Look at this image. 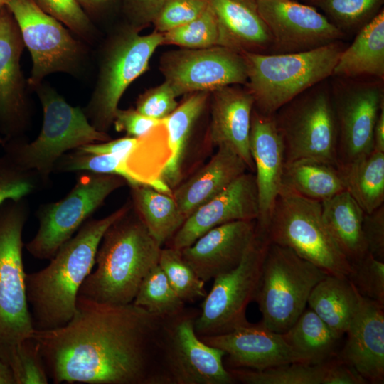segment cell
Masks as SVG:
<instances>
[{
  "label": "cell",
  "mask_w": 384,
  "mask_h": 384,
  "mask_svg": "<svg viewBox=\"0 0 384 384\" xmlns=\"http://www.w3.org/2000/svg\"><path fill=\"white\" fill-rule=\"evenodd\" d=\"M164 321L133 302L110 304L78 296L66 324L35 329L31 336L53 383L166 384Z\"/></svg>",
  "instance_id": "cell-1"
},
{
  "label": "cell",
  "mask_w": 384,
  "mask_h": 384,
  "mask_svg": "<svg viewBox=\"0 0 384 384\" xmlns=\"http://www.w3.org/2000/svg\"><path fill=\"white\" fill-rule=\"evenodd\" d=\"M132 206L128 201L106 217L88 219L59 248L48 265L26 273V297L35 329L58 328L71 319L78 291L94 268L105 232Z\"/></svg>",
  "instance_id": "cell-2"
},
{
  "label": "cell",
  "mask_w": 384,
  "mask_h": 384,
  "mask_svg": "<svg viewBox=\"0 0 384 384\" xmlns=\"http://www.w3.org/2000/svg\"><path fill=\"white\" fill-rule=\"evenodd\" d=\"M161 248L132 206L105 232L95 269L82 282L78 296L110 304L133 302L142 279L158 265Z\"/></svg>",
  "instance_id": "cell-3"
},
{
  "label": "cell",
  "mask_w": 384,
  "mask_h": 384,
  "mask_svg": "<svg viewBox=\"0 0 384 384\" xmlns=\"http://www.w3.org/2000/svg\"><path fill=\"white\" fill-rule=\"evenodd\" d=\"M343 41L311 50L289 53H242L247 66L244 85L254 108L273 114L293 98L329 78L346 48Z\"/></svg>",
  "instance_id": "cell-4"
},
{
  "label": "cell",
  "mask_w": 384,
  "mask_h": 384,
  "mask_svg": "<svg viewBox=\"0 0 384 384\" xmlns=\"http://www.w3.org/2000/svg\"><path fill=\"white\" fill-rule=\"evenodd\" d=\"M35 89L43 112L38 136L31 142L21 137L6 141L3 146L5 155L21 168L36 172L48 186L61 156L111 137L90 124L83 109L68 104L49 85L41 83Z\"/></svg>",
  "instance_id": "cell-5"
},
{
  "label": "cell",
  "mask_w": 384,
  "mask_h": 384,
  "mask_svg": "<svg viewBox=\"0 0 384 384\" xmlns=\"http://www.w3.org/2000/svg\"><path fill=\"white\" fill-rule=\"evenodd\" d=\"M29 213L26 198L0 205V358L11 366L18 345L32 336L23 263V230Z\"/></svg>",
  "instance_id": "cell-6"
},
{
  "label": "cell",
  "mask_w": 384,
  "mask_h": 384,
  "mask_svg": "<svg viewBox=\"0 0 384 384\" xmlns=\"http://www.w3.org/2000/svg\"><path fill=\"white\" fill-rule=\"evenodd\" d=\"M271 243L291 249L326 274L347 277L351 264L326 228L321 203L282 187L264 231Z\"/></svg>",
  "instance_id": "cell-7"
},
{
  "label": "cell",
  "mask_w": 384,
  "mask_h": 384,
  "mask_svg": "<svg viewBox=\"0 0 384 384\" xmlns=\"http://www.w3.org/2000/svg\"><path fill=\"white\" fill-rule=\"evenodd\" d=\"M326 274L291 249L270 242L255 296L260 321L279 334L287 331L306 308L309 294Z\"/></svg>",
  "instance_id": "cell-8"
},
{
  "label": "cell",
  "mask_w": 384,
  "mask_h": 384,
  "mask_svg": "<svg viewBox=\"0 0 384 384\" xmlns=\"http://www.w3.org/2000/svg\"><path fill=\"white\" fill-rule=\"evenodd\" d=\"M274 117L284 144L285 164L314 159L338 168V127L329 78L284 105Z\"/></svg>",
  "instance_id": "cell-9"
},
{
  "label": "cell",
  "mask_w": 384,
  "mask_h": 384,
  "mask_svg": "<svg viewBox=\"0 0 384 384\" xmlns=\"http://www.w3.org/2000/svg\"><path fill=\"white\" fill-rule=\"evenodd\" d=\"M162 33L147 35L128 26L113 36L105 47L97 82L83 111L90 124L107 132L113 124L119 102L129 85L148 69Z\"/></svg>",
  "instance_id": "cell-10"
},
{
  "label": "cell",
  "mask_w": 384,
  "mask_h": 384,
  "mask_svg": "<svg viewBox=\"0 0 384 384\" xmlns=\"http://www.w3.org/2000/svg\"><path fill=\"white\" fill-rule=\"evenodd\" d=\"M126 184L117 175L80 172L63 198L38 206L36 212L38 229L26 244L28 252L35 258L50 260L106 198Z\"/></svg>",
  "instance_id": "cell-11"
},
{
  "label": "cell",
  "mask_w": 384,
  "mask_h": 384,
  "mask_svg": "<svg viewBox=\"0 0 384 384\" xmlns=\"http://www.w3.org/2000/svg\"><path fill=\"white\" fill-rule=\"evenodd\" d=\"M269 245L265 233L257 228L238 265L213 279L195 321L198 336L223 334L250 324L246 310L254 301Z\"/></svg>",
  "instance_id": "cell-12"
},
{
  "label": "cell",
  "mask_w": 384,
  "mask_h": 384,
  "mask_svg": "<svg viewBox=\"0 0 384 384\" xmlns=\"http://www.w3.org/2000/svg\"><path fill=\"white\" fill-rule=\"evenodd\" d=\"M200 309L187 308L164 318L161 340V365L166 384H233L234 378L223 363L225 353L200 339L195 321Z\"/></svg>",
  "instance_id": "cell-13"
},
{
  "label": "cell",
  "mask_w": 384,
  "mask_h": 384,
  "mask_svg": "<svg viewBox=\"0 0 384 384\" xmlns=\"http://www.w3.org/2000/svg\"><path fill=\"white\" fill-rule=\"evenodd\" d=\"M329 83L338 127V169L373 151V130L384 106V80L331 76Z\"/></svg>",
  "instance_id": "cell-14"
},
{
  "label": "cell",
  "mask_w": 384,
  "mask_h": 384,
  "mask_svg": "<svg viewBox=\"0 0 384 384\" xmlns=\"http://www.w3.org/2000/svg\"><path fill=\"white\" fill-rule=\"evenodd\" d=\"M6 6L13 14L31 53L32 68L28 83L32 88L42 83L50 73H78L85 49L69 28L33 0H11Z\"/></svg>",
  "instance_id": "cell-15"
},
{
  "label": "cell",
  "mask_w": 384,
  "mask_h": 384,
  "mask_svg": "<svg viewBox=\"0 0 384 384\" xmlns=\"http://www.w3.org/2000/svg\"><path fill=\"white\" fill-rule=\"evenodd\" d=\"M159 69L177 97L247 81L243 55L220 46L167 51L160 58Z\"/></svg>",
  "instance_id": "cell-16"
},
{
  "label": "cell",
  "mask_w": 384,
  "mask_h": 384,
  "mask_svg": "<svg viewBox=\"0 0 384 384\" xmlns=\"http://www.w3.org/2000/svg\"><path fill=\"white\" fill-rule=\"evenodd\" d=\"M272 36V53L311 50L346 37L309 4L292 0H256Z\"/></svg>",
  "instance_id": "cell-17"
},
{
  "label": "cell",
  "mask_w": 384,
  "mask_h": 384,
  "mask_svg": "<svg viewBox=\"0 0 384 384\" xmlns=\"http://www.w3.org/2000/svg\"><path fill=\"white\" fill-rule=\"evenodd\" d=\"M25 45L18 26L6 6H0V132L4 141L21 137L31 112L21 70Z\"/></svg>",
  "instance_id": "cell-18"
},
{
  "label": "cell",
  "mask_w": 384,
  "mask_h": 384,
  "mask_svg": "<svg viewBox=\"0 0 384 384\" xmlns=\"http://www.w3.org/2000/svg\"><path fill=\"white\" fill-rule=\"evenodd\" d=\"M259 215L255 174L245 172L193 211L166 242L167 247L181 250L215 227L236 220H257Z\"/></svg>",
  "instance_id": "cell-19"
},
{
  "label": "cell",
  "mask_w": 384,
  "mask_h": 384,
  "mask_svg": "<svg viewBox=\"0 0 384 384\" xmlns=\"http://www.w3.org/2000/svg\"><path fill=\"white\" fill-rule=\"evenodd\" d=\"M250 151L255 166L260 215L257 228L264 231L282 187L284 148L274 114L253 108L250 132Z\"/></svg>",
  "instance_id": "cell-20"
},
{
  "label": "cell",
  "mask_w": 384,
  "mask_h": 384,
  "mask_svg": "<svg viewBox=\"0 0 384 384\" xmlns=\"http://www.w3.org/2000/svg\"><path fill=\"white\" fill-rule=\"evenodd\" d=\"M199 338L206 344L225 353L226 368L262 370L298 363L282 334L269 329L260 322L250 323L223 334Z\"/></svg>",
  "instance_id": "cell-21"
},
{
  "label": "cell",
  "mask_w": 384,
  "mask_h": 384,
  "mask_svg": "<svg viewBox=\"0 0 384 384\" xmlns=\"http://www.w3.org/2000/svg\"><path fill=\"white\" fill-rule=\"evenodd\" d=\"M256 230V220L223 224L181 250V254L198 277L207 282L238 265Z\"/></svg>",
  "instance_id": "cell-22"
},
{
  "label": "cell",
  "mask_w": 384,
  "mask_h": 384,
  "mask_svg": "<svg viewBox=\"0 0 384 384\" xmlns=\"http://www.w3.org/2000/svg\"><path fill=\"white\" fill-rule=\"evenodd\" d=\"M347 339L338 357L367 381H384V304L361 294L350 321Z\"/></svg>",
  "instance_id": "cell-23"
},
{
  "label": "cell",
  "mask_w": 384,
  "mask_h": 384,
  "mask_svg": "<svg viewBox=\"0 0 384 384\" xmlns=\"http://www.w3.org/2000/svg\"><path fill=\"white\" fill-rule=\"evenodd\" d=\"M211 120L208 139L213 146L226 145L245 161L250 172L255 166L250 151V132L254 99L242 85L223 87L210 93Z\"/></svg>",
  "instance_id": "cell-24"
},
{
  "label": "cell",
  "mask_w": 384,
  "mask_h": 384,
  "mask_svg": "<svg viewBox=\"0 0 384 384\" xmlns=\"http://www.w3.org/2000/svg\"><path fill=\"white\" fill-rule=\"evenodd\" d=\"M218 28V46L240 53H272L273 41L256 0H206Z\"/></svg>",
  "instance_id": "cell-25"
},
{
  "label": "cell",
  "mask_w": 384,
  "mask_h": 384,
  "mask_svg": "<svg viewBox=\"0 0 384 384\" xmlns=\"http://www.w3.org/2000/svg\"><path fill=\"white\" fill-rule=\"evenodd\" d=\"M217 148L206 164L172 190V196L186 219L248 169L233 149L223 144Z\"/></svg>",
  "instance_id": "cell-26"
},
{
  "label": "cell",
  "mask_w": 384,
  "mask_h": 384,
  "mask_svg": "<svg viewBox=\"0 0 384 384\" xmlns=\"http://www.w3.org/2000/svg\"><path fill=\"white\" fill-rule=\"evenodd\" d=\"M210 93L197 92L186 95L181 104L164 119L171 156L161 171V179L172 190L184 178L193 132Z\"/></svg>",
  "instance_id": "cell-27"
},
{
  "label": "cell",
  "mask_w": 384,
  "mask_h": 384,
  "mask_svg": "<svg viewBox=\"0 0 384 384\" xmlns=\"http://www.w3.org/2000/svg\"><path fill=\"white\" fill-rule=\"evenodd\" d=\"M384 80V9L355 36L341 53L332 75Z\"/></svg>",
  "instance_id": "cell-28"
},
{
  "label": "cell",
  "mask_w": 384,
  "mask_h": 384,
  "mask_svg": "<svg viewBox=\"0 0 384 384\" xmlns=\"http://www.w3.org/2000/svg\"><path fill=\"white\" fill-rule=\"evenodd\" d=\"M321 203L324 224L336 244L349 262L368 252L363 231L364 211L348 191Z\"/></svg>",
  "instance_id": "cell-29"
},
{
  "label": "cell",
  "mask_w": 384,
  "mask_h": 384,
  "mask_svg": "<svg viewBox=\"0 0 384 384\" xmlns=\"http://www.w3.org/2000/svg\"><path fill=\"white\" fill-rule=\"evenodd\" d=\"M359 296L347 277L327 274L313 288L307 304L341 338L357 309Z\"/></svg>",
  "instance_id": "cell-30"
},
{
  "label": "cell",
  "mask_w": 384,
  "mask_h": 384,
  "mask_svg": "<svg viewBox=\"0 0 384 384\" xmlns=\"http://www.w3.org/2000/svg\"><path fill=\"white\" fill-rule=\"evenodd\" d=\"M282 334L299 363L320 365L337 355L340 338L310 308Z\"/></svg>",
  "instance_id": "cell-31"
},
{
  "label": "cell",
  "mask_w": 384,
  "mask_h": 384,
  "mask_svg": "<svg viewBox=\"0 0 384 384\" xmlns=\"http://www.w3.org/2000/svg\"><path fill=\"white\" fill-rule=\"evenodd\" d=\"M282 183L283 187L319 202L346 191L338 167L314 159H299L285 164Z\"/></svg>",
  "instance_id": "cell-32"
},
{
  "label": "cell",
  "mask_w": 384,
  "mask_h": 384,
  "mask_svg": "<svg viewBox=\"0 0 384 384\" xmlns=\"http://www.w3.org/2000/svg\"><path fill=\"white\" fill-rule=\"evenodd\" d=\"M132 204L151 235L163 246L183 224L186 218L172 196L146 186H130Z\"/></svg>",
  "instance_id": "cell-33"
},
{
  "label": "cell",
  "mask_w": 384,
  "mask_h": 384,
  "mask_svg": "<svg viewBox=\"0 0 384 384\" xmlns=\"http://www.w3.org/2000/svg\"><path fill=\"white\" fill-rule=\"evenodd\" d=\"M339 170L346 191L364 213H370L384 205V152L373 150Z\"/></svg>",
  "instance_id": "cell-34"
},
{
  "label": "cell",
  "mask_w": 384,
  "mask_h": 384,
  "mask_svg": "<svg viewBox=\"0 0 384 384\" xmlns=\"http://www.w3.org/2000/svg\"><path fill=\"white\" fill-rule=\"evenodd\" d=\"M344 36H355L383 9L384 0H306Z\"/></svg>",
  "instance_id": "cell-35"
},
{
  "label": "cell",
  "mask_w": 384,
  "mask_h": 384,
  "mask_svg": "<svg viewBox=\"0 0 384 384\" xmlns=\"http://www.w3.org/2000/svg\"><path fill=\"white\" fill-rule=\"evenodd\" d=\"M133 303L162 318L174 316L186 307L159 264L142 279Z\"/></svg>",
  "instance_id": "cell-36"
},
{
  "label": "cell",
  "mask_w": 384,
  "mask_h": 384,
  "mask_svg": "<svg viewBox=\"0 0 384 384\" xmlns=\"http://www.w3.org/2000/svg\"><path fill=\"white\" fill-rule=\"evenodd\" d=\"M326 362L315 366L291 363L262 370L227 369L235 382L244 384H322Z\"/></svg>",
  "instance_id": "cell-37"
},
{
  "label": "cell",
  "mask_w": 384,
  "mask_h": 384,
  "mask_svg": "<svg viewBox=\"0 0 384 384\" xmlns=\"http://www.w3.org/2000/svg\"><path fill=\"white\" fill-rule=\"evenodd\" d=\"M127 157L114 154H95L76 149L66 152L55 163L53 173L92 172L122 177L129 186H141L129 171Z\"/></svg>",
  "instance_id": "cell-38"
},
{
  "label": "cell",
  "mask_w": 384,
  "mask_h": 384,
  "mask_svg": "<svg viewBox=\"0 0 384 384\" xmlns=\"http://www.w3.org/2000/svg\"><path fill=\"white\" fill-rule=\"evenodd\" d=\"M158 264L174 290L185 304H193L203 299L207 295L206 282L183 260L180 250L169 247L161 248Z\"/></svg>",
  "instance_id": "cell-39"
},
{
  "label": "cell",
  "mask_w": 384,
  "mask_h": 384,
  "mask_svg": "<svg viewBox=\"0 0 384 384\" xmlns=\"http://www.w3.org/2000/svg\"><path fill=\"white\" fill-rule=\"evenodd\" d=\"M162 45H174L188 49L218 46V23L208 4L206 9L196 18L162 33Z\"/></svg>",
  "instance_id": "cell-40"
},
{
  "label": "cell",
  "mask_w": 384,
  "mask_h": 384,
  "mask_svg": "<svg viewBox=\"0 0 384 384\" xmlns=\"http://www.w3.org/2000/svg\"><path fill=\"white\" fill-rule=\"evenodd\" d=\"M46 186L36 172L21 168L4 154L0 156V205L26 198Z\"/></svg>",
  "instance_id": "cell-41"
},
{
  "label": "cell",
  "mask_w": 384,
  "mask_h": 384,
  "mask_svg": "<svg viewBox=\"0 0 384 384\" xmlns=\"http://www.w3.org/2000/svg\"><path fill=\"white\" fill-rule=\"evenodd\" d=\"M347 279L363 297L384 304V261L370 252L352 262Z\"/></svg>",
  "instance_id": "cell-42"
},
{
  "label": "cell",
  "mask_w": 384,
  "mask_h": 384,
  "mask_svg": "<svg viewBox=\"0 0 384 384\" xmlns=\"http://www.w3.org/2000/svg\"><path fill=\"white\" fill-rule=\"evenodd\" d=\"M10 367L16 384H47L49 382L39 346L32 336L18 345Z\"/></svg>",
  "instance_id": "cell-43"
},
{
  "label": "cell",
  "mask_w": 384,
  "mask_h": 384,
  "mask_svg": "<svg viewBox=\"0 0 384 384\" xmlns=\"http://www.w3.org/2000/svg\"><path fill=\"white\" fill-rule=\"evenodd\" d=\"M33 1L80 38L90 41L93 37L94 28L90 17L76 0Z\"/></svg>",
  "instance_id": "cell-44"
},
{
  "label": "cell",
  "mask_w": 384,
  "mask_h": 384,
  "mask_svg": "<svg viewBox=\"0 0 384 384\" xmlns=\"http://www.w3.org/2000/svg\"><path fill=\"white\" fill-rule=\"evenodd\" d=\"M208 7L206 0H166L154 22L155 31L164 33L198 17Z\"/></svg>",
  "instance_id": "cell-45"
},
{
  "label": "cell",
  "mask_w": 384,
  "mask_h": 384,
  "mask_svg": "<svg viewBox=\"0 0 384 384\" xmlns=\"http://www.w3.org/2000/svg\"><path fill=\"white\" fill-rule=\"evenodd\" d=\"M176 97L171 85L164 81L141 94L137 100L135 109L148 117L163 120L177 107Z\"/></svg>",
  "instance_id": "cell-46"
},
{
  "label": "cell",
  "mask_w": 384,
  "mask_h": 384,
  "mask_svg": "<svg viewBox=\"0 0 384 384\" xmlns=\"http://www.w3.org/2000/svg\"><path fill=\"white\" fill-rule=\"evenodd\" d=\"M166 0H121L128 27L139 31L154 23Z\"/></svg>",
  "instance_id": "cell-47"
},
{
  "label": "cell",
  "mask_w": 384,
  "mask_h": 384,
  "mask_svg": "<svg viewBox=\"0 0 384 384\" xmlns=\"http://www.w3.org/2000/svg\"><path fill=\"white\" fill-rule=\"evenodd\" d=\"M161 122L162 120L148 117L136 109L118 108L114 114L113 124L116 131L124 132L127 137L139 138L150 132Z\"/></svg>",
  "instance_id": "cell-48"
},
{
  "label": "cell",
  "mask_w": 384,
  "mask_h": 384,
  "mask_svg": "<svg viewBox=\"0 0 384 384\" xmlns=\"http://www.w3.org/2000/svg\"><path fill=\"white\" fill-rule=\"evenodd\" d=\"M363 231L368 252L384 261V205L364 213Z\"/></svg>",
  "instance_id": "cell-49"
},
{
  "label": "cell",
  "mask_w": 384,
  "mask_h": 384,
  "mask_svg": "<svg viewBox=\"0 0 384 384\" xmlns=\"http://www.w3.org/2000/svg\"><path fill=\"white\" fill-rule=\"evenodd\" d=\"M368 381L338 356L326 362L322 384H367Z\"/></svg>",
  "instance_id": "cell-50"
},
{
  "label": "cell",
  "mask_w": 384,
  "mask_h": 384,
  "mask_svg": "<svg viewBox=\"0 0 384 384\" xmlns=\"http://www.w3.org/2000/svg\"><path fill=\"white\" fill-rule=\"evenodd\" d=\"M137 142L138 138L126 136L117 139L86 144L78 149L95 154H114L127 158Z\"/></svg>",
  "instance_id": "cell-51"
},
{
  "label": "cell",
  "mask_w": 384,
  "mask_h": 384,
  "mask_svg": "<svg viewBox=\"0 0 384 384\" xmlns=\"http://www.w3.org/2000/svg\"><path fill=\"white\" fill-rule=\"evenodd\" d=\"M85 12L89 15H98L109 9L117 0H76Z\"/></svg>",
  "instance_id": "cell-52"
},
{
  "label": "cell",
  "mask_w": 384,
  "mask_h": 384,
  "mask_svg": "<svg viewBox=\"0 0 384 384\" xmlns=\"http://www.w3.org/2000/svg\"><path fill=\"white\" fill-rule=\"evenodd\" d=\"M373 150L384 152V106L381 108L373 130Z\"/></svg>",
  "instance_id": "cell-53"
},
{
  "label": "cell",
  "mask_w": 384,
  "mask_h": 384,
  "mask_svg": "<svg viewBox=\"0 0 384 384\" xmlns=\"http://www.w3.org/2000/svg\"><path fill=\"white\" fill-rule=\"evenodd\" d=\"M0 384H16L11 367L0 358Z\"/></svg>",
  "instance_id": "cell-54"
},
{
  "label": "cell",
  "mask_w": 384,
  "mask_h": 384,
  "mask_svg": "<svg viewBox=\"0 0 384 384\" xmlns=\"http://www.w3.org/2000/svg\"><path fill=\"white\" fill-rule=\"evenodd\" d=\"M11 0H0V6L6 5L8 2H9Z\"/></svg>",
  "instance_id": "cell-55"
},
{
  "label": "cell",
  "mask_w": 384,
  "mask_h": 384,
  "mask_svg": "<svg viewBox=\"0 0 384 384\" xmlns=\"http://www.w3.org/2000/svg\"><path fill=\"white\" fill-rule=\"evenodd\" d=\"M4 143H5V141H4V138L0 137V144H1L3 146L4 144Z\"/></svg>",
  "instance_id": "cell-56"
},
{
  "label": "cell",
  "mask_w": 384,
  "mask_h": 384,
  "mask_svg": "<svg viewBox=\"0 0 384 384\" xmlns=\"http://www.w3.org/2000/svg\"><path fill=\"white\" fill-rule=\"evenodd\" d=\"M292 1H297V0H292Z\"/></svg>",
  "instance_id": "cell-57"
}]
</instances>
